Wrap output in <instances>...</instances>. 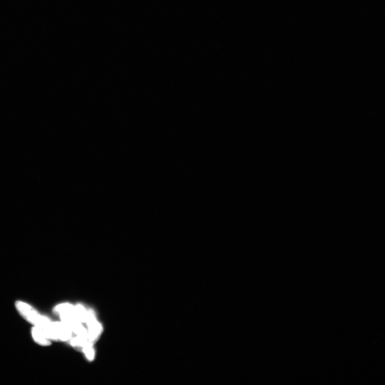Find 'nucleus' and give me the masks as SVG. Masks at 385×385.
<instances>
[{
    "label": "nucleus",
    "mask_w": 385,
    "mask_h": 385,
    "mask_svg": "<svg viewBox=\"0 0 385 385\" xmlns=\"http://www.w3.org/2000/svg\"><path fill=\"white\" fill-rule=\"evenodd\" d=\"M16 307L22 315L37 326L38 328L39 327L48 338L53 340L58 339L55 331L54 323H51L47 318L41 316L34 308L25 303L19 301L16 303Z\"/></svg>",
    "instance_id": "obj_1"
},
{
    "label": "nucleus",
    "mask_w": 385,
    "mask_h": 385,
    "mask_svg": "<svg viewBox=\"0 0 385 385\" xmlns=\"http://www.w3.org/2000/svg\"><path fill=\"white\" fill-rule=\"evenodd\" d=\"M83 348L84 351L88 359L90 360H93L94 357V352L92 346L91 342L88 341Z\"/></svg>",
    "instance_id": "obj_6"
},
{
    "label": "nucleus",
    "mask_w": 385,
    "mask_h": 385,
    "mask_svg": "<svg viewBox=\"0 0 385 385\" xmlns=\"http://www.w3.org/2000/svg\"><path fill=\"white\" fill-rule=\"evenodd\" d=\"M75 315L81 323H85L87 318V311L83 306L78 305L75 307Z\"/></svg>",
    "instance_id": "obj_5"
},
{
    "label": "nucleus",
    "mask_w": 385,
    "mask_h": 385,
    "mask_svg": "<svg viewBox=\"0 0 385 385\" xmlns=\"http://www.w3.org/2000/svg\"><path fill=\"white\" fill-rule=\"evenodd\" d=\"M32 332L33 337H34L35 340L37 342L41 344V345L44 346L50 345V342L47 339V337H46V335L43 331L38 328H38L37 327H35V328L33 329Z\"/></svg>",
    "instance_id": "obj_4"
},
{
    "label": "nucleus",
    "mask_w": 385,
    "mask_h": 385,
    "mask_svg": "<svg viewBox=\"0 0 385 385\" xmlns=\"http://www.w3.org/2000/svg\"><path fill=\"white\" fill-rule=\"evenodd\" d=\"M55 331L57 338L63 341H67L71 337V330L64 323H54Z\"/></svg>",
    "instance_id": "obj_3"
},
{
    "label": "nucleus",
    "mask_w": 385,
    "mask_h": 385,
    "mask_svg": "<svg viewBox=\"0 0 385 385\" xmlns=\"http://www.w3.org/2000/svg\"><path fill=\"white\" fill-rule=\"evenodd\" d=\"M86 322L88 326V340L92 342L97 339L98 336L100 334L102 331V327L99 323H98L96 321L94 311L92 310L87 311Z\"/></svg>",
    "instance_id": "obj_2"
}]
</instances>
